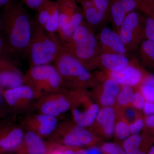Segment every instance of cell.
Here are the masks:
<instances>
[{"label": "cell", "mask_w": 154, "mask_h": 154, "mask_svg": "<svg viewBox=\"0 0 154 154\" xmlns=\"http://www.w3.org/2000/svg\"><path fill=\"white\" fill-rule=\"evenodd\" d=\"M0 30L12 52L26 54L32 37L33 24L22 3L13 0L4 7Z\"/></svg>", "instance_id": "1"}, {"label": "cell", "mask_w": 154, "mask_h": 154, "mask_svg": "<svg viewBox=\"0 0 154 154\" xmlns=\"http://www.w3.org/2000/svg\"><path fill=\"white\" fill-rule=\"evenodd\" d=\"M63 45L55 33H51L38 25H33L32 37L27 49L30 67L50 64L55 61Z\"/></svg>", "instance_id": "2"}, {"label": "cell", "mask_w": 154, "mask_h": 154, "mask_svg": "<svg viewBox=\"0 0 154 154\" xmlns=\"http://www.w3.org/2000/svg\"><path fill=\"white\" fill-rule=\"evenodd\" d=\"M63 48L88 69L102 52L94 29L84 20Z\"/></svg>", "instance_id": "3"}, {"label": "cell", "mask_w": 154, "mask_h": 154, "mask_svg": "<svg viewBox=\"0 0 154 154\" xmlns=\"http://www.w3.org/2000/svg\"><path fill=\"white\" fill-rule=\"evenodd\" d=\"M24 83L33 90L35 98L59 92L63 85L55 67L50 64L30 67L24 77Z\"/></svg>", "instance_id": "4"}, {"label": "cell", "mask_w": 154, "mask_h": 154, "mask_svg": "<svg viewBox=\"0 0 154 154\" xmlns=\"http://www.w3.org/2000/svg\"><path fill=\"white\" fill-rule=\"evenodd\" d=\"M55 61L54 66L63 85L77 88L85 87L91 82L92 77L88 69L63 47Z\"/></svg>", "instance_id": "5"}, {"label": "cell", "mask_w": 154, "mask_h": 154, "mask_svg": "<svg viewBox=\"0 0 154 154\" xmlns=\"http://www.w3.org/2000/svg\"><path fill=\"white\" fill-rule=\"evenodd\" d=\"M118 33L128 52H136L145 37V17L140 11L136 10L125 17Z\"/></svg>", "instance_id": "6"}, {"label": "cell", "mask_w": 154, "mask_h": 154, "mask_svg": "<svg viewBox=\"0 0 154 154\" xmlns=\"http://www.w3.org/2000/svg\"><path fill=\"white\" fill-rule=\"evenodd\" d=\"M51 135V142L69 147L88 145L92 143L94 139L92 133L77 124L70 128L64 124L57 125Z\"/></svg>", "instance_id": "7"}, {"label": "cell", "mask_w": 154, "mask_h": 154, "mask_svg": "<svg viewBox=\"0 0 154 154\" xmlns=\"http://www.w3.org/2000/svg\"><path fill=\"white\" fill-rule=\"evenodd\" d=\"M86 22L94 28L103 26L109 17L110 0H80Z\"/></svg>", "instance_id": "8"}, {"label": "cell", "mask_w": 154, "mask_h": 154, "mask_svg": "<svg viewBox=\"0 0 154 154\" xmlns=\"http://www.w3.org/2000/svg\"><path fill=\"white\" fill-rule=\"evenodd\" d=\"M2 94L11 111L27 107L35 98L33 90L26 85L14 89L3 90Z\"/></svg>", "instance_id": "9"}, {"label": "cell", "mask_w": 154, "mask_h": 154, "mask_svg": "<svg viewBox=\"0 0 154 154\" xmlns=\"http://www.w3.org/2000/svg\"><path fill=\"white\" fill-rule=\"evenodd\" d=\"M24 135L22 128L10 122L0 125V154L17 150Z\"/></svg>", "instance_id": "10"}, {"label": "cell", "mask_w": 154, "mask_h": 154, "mask_svg": "<svg viewBox=\"0 0 154 154\" xmlns=\"http://www.w3.org/2000/svg\"><path fill=\"white\" fill-rule=\"evenodd\" d=\"M102 52L127 54L126 48L115 30L107 26H103L96 35Z\"/></svg>", "instance_id": "11"}, {"label": "cell", "mask_w": 154, "mask_h": 154, "mask_svg": "<svg viewBox=\"0 0 154 154\" xmlns=\"http://www.w3.org/2000/svg\"><path fill=\"white\" fill-rule=\"evenodd\" d=\"M24 124L29 131L41 137L52 134L58 125L57 117L40 113L28 116Z\"/></svg>", "instance_id": "12"}, {"label": "cell", "mask_w": 154, "mask_h": 154, "mask_svg": "<svg viewBox=\"0 0 154 154\" xmlns=\"http://www.w3.org/2000/svg\"><path fill=\"white\" fill-rule=\"evenodd\" d=\"M109 17L115 31L118 33L120 26L126 16L138 10L137 0H110Z\"/></svg>", "instance_id": "13"}, {"label": "cell", "mask_w": 154, "mask_h": 154, "mask_svg": "<svg viewBox=\"0 0 154 154\" xmlns=\"http://www.w3.org/2000/svg\"><path fill=\"white\" fill-rule=\"evenodd\" d=\"M147 75H144L140 69L137 67L128 65L116 72H110V79L119 85L133 87L142 82Z\"/></svg>", "instance_id": "14"}, {"label": "cell", "mask_w": 154, "mask_h": 154, "mask_svg": "<svg viewBox=\"0 0 154 154\" xmlns=\"http://www.w3.org/2000/svg\"><path fill=\"white\" fill-rule=\"evenodd\" d=\"M130 61L129 58L125 54L101 52L91 66H100L110 72H116L129 65Z\"/></svg>", "instance_id": "15"}, {"label": "cell", "mask_w": 154, "mask_h": 154, "mask_svg": "<svg viewBox=\"0 0 154 154\" xmlns=\"http://www.w3.org/2000/svg\"><path fill=\"white\" fill-rule=\"evenodd\" d=\"M48 143L38 134L28 131L24 135L21 144L16 150L17 154H45Z\"/></svg>", "instance_id": "16"}, {"label": "cell", "mask_w": 154, "mask_h": 154, "mask_svg": "<svg viewBox=\"0 0 154 154\" xmlns=\"http://www.w3.org/2000/svg\"><path fill=\"white\" fill-rule=\"evenodd\" d=\"M99 111V106L97 104H92L85 108L74 103L72 108L73 117L76 124L86 127L93 124Z\"/></svg>", "instance_id": "17"}, {"label": "cell", "mask_w": 154, "mask_h": 154, "mask_svg": "<svg viewBox=\"0 0 154 154\" xmlns=\"http://www.w3.org/2000/svg\"><path fill=\"white\" fill-rule=\"evenodd\" d=\"M24 85V77L15 66L0 71V86L2 88L14 89Z\"/></svg>", "instance_id": "18"}, {"label": "cell", "mask_w": 154, "mask_h": 154, "mask_svg": "<svg viewBox=\"0 0 154 154\" xmlns=\"http://www.w3.org/2000/svg\"><path fill=\"white\" fill-rule=\"evenodd\" d=\"M59 28L61 30L67 25L72 16L80 8L76 0H59Z\"/></svg>", "instance_id": "19"}, {"label": "cell", "mask_w": 154, "mask_h": 154, "mask_svg": "<svg viewBox=\"0 0 154 154\" xmlns=\"http://www.w3.org/2000/svg\"><path fill=\"white\" fill-rule=\"evenodd\" d=\"M60 1L44 0L43 3L38 9L37 23L42 27L48 21L53 17L59 15V5Z\"/></svg>", "instance_id": "20"}, {"label": "cell", "mask_w": 154, "mask_h": 154, "mask_svg": "<svg viewBox=\"0 0 154 154\" xmlns=\"http://www.w3.org/2000/svg\"><path fill=\"white\" fill-rule=\"evenodd\" d=\"M115 117V110L110 107H105L99 110L97 116V122L107 137L111 136L114 132Z\"/></svg>", "instance_id": "21"}, {"label": "cell", "mask_w": 154, "mask_h": 154, "mask_svg": "<svg viewBox=\"0 0 154 154\" xmlns=\"http://www.w3.org/2000/svg\"><path fill=\"white\" fill-rule=\"evenodd\" d=\"M37 108L40 113L56 117L60 115L57 92L40 98L37 104Z\"/></svg>", "instance_id": "22"}, {"label": "cell", "mask_w": 154, "mask_h": 154, "mask_svg": "<svg viewBox=\"0 0 154 154\" xmlns=\"http://www.w3.org/2000/svg\"><path fill=\"white\" fill-rule=\"evenodd\" d=\"M139 57L143 66L154 69V42L145 38L138 48Z\"/></svg>", "instance_id": "23"}, {"label": "cell", "mask_w": 154, "mask_h": 154, "mask_svg": "<svg viewBox=\"0 0 154 154\" xmlns=\"http://www.w3.org/2000/svg\"><path fill=\"white\" fill-rule=\"evenodd\" d=\"M142 137L140 135L132 134L125 140L123 149L126 154H147L140 149Z\"/></svg>", "instance_id": "24"}, {"label": "cell", "mask_w": 154, "mask_h": 154, "mask_svg": "<svg viewBox=\"0 0 154 154\" xmlns=\"http://www.w3.org/2000/svg\"><path fill=\"white\" fill-rule=\"evenodd\" d=\"M140 92L146 102L154 103V75H147L141 84Z\"/></svg>", "instance_id": "25"}, {"label": "cell", "mask_w": 154, "mask_h": 154, "mask_svg": "<svg viewBox=\"0 0 154 154\" xmlns=\"http://www.w3.org/2000/svg\"><path fill=\"white\" fill-rule=\"evenodd\" d=\"M119 85L114 80L110 79L106 80L104 83L102 94L116 98L120 91Z\"/></svg>", "instance_id": "26"}, {"label": "cell", "mask_w": 154, "mask_h": 154, "mask_svg": "<svg viewBox=\"0 0 154 154\" xmlns=\"http://www.w3.org/2000/svg\"><path fill=\"white\" fill-rule=\"evenodd\" d=\"M134 94V93L131 87L123 86L117 96V102L122 106L127 105L131 102Z\"/></svg>", "instance_id": "27"}, {"label": "cell", "mask_w": 154, "mask_h": 154, "mask_svg": "<svg viewBox=\"0 0 154 154\" xmlns=\"http://www.w3.org/2000/svg\"><path fill=\"white\" fill-rule=\"evenodd\" d=\"M144 15L145 17V37L146 39L154 42V16L146 14H144Z\"/></svg>", "instance_id": "28"}, {"label": "cell", "mask_w": 154, "mask_h": 154, "mask_svg": "<svg viewBox=\"0 0 154 154\" xmlns=\"http://www.w3.org/2000/svg\"><path fill=\"white\" fill-rule=\"evenodd\" d=\"M114 132L119 140H125L129 137L131 134L129 125L123 122H117L114 127Z\"/></svg>", "instance_id": "29"}, {"label": "cell", "mask_w": 154, "mask_h": 154, "mask_svg": "<svg viewBox=\"0 0 154 154\" xmlns=\"http://www.w3.org/2000/svg\"><path fill=\"white\" fill-rule=\"evenodd\" d=\"M3 88L0 86V125L9 122L6 119L11 111L3 97Z\"/></svg>", "instance_id": "30"}, {"label": "cell", "mask_w": 154, "mask_h": 154, "mask_svg": "<svg viewBox=\"0 0 154 154\" xmlns=\"http://www.w3.org/2000/svg\"><path fill=\"white\" fill-rule=\"evenodd\" d=\"M138 11L146 15L154 16V0H137Z\"/></svg>", "instance_id": "31"}, {"label": "cell", "mask_w": 154, "mask_h": 154, "mask_svg": "<svg viewBox=\"0 0 154 154\" xmlns=\"http://www.w3.org/2000/svg\"><path fill=\"white\" fill-rule=\"evenodd\" d=\"M102 152L106 154H126L123 149L116 144L107 143L102 147Z\"/></svg>", "instance_id": "32"}, {"label": "cell", "mask_w": 154, "mask_h": 154, "mask_svg": "<svg viewBox=\"0 0 154 154\" xmlns=\"http://www.w3.org/2000/svg\"><path fill=\"white\" fill-rule=\"evenodd\" d=\"M146 101L140 91L134 93L131 103L134 107L139 110H143Z\"/></svg>", "instance_id": "33"}, {"label": "cell", "mask_w": 154, "mask_h": 154, "mask_svg": "<svg viewBox=\"0 0 154 154\" xmlns=\"http://www.w3.org/2000/svg\"><path fill=\"white\" fill-rule=\"evenodd\" d=\"M145 121L143 119L138 118L130 125L129 129L132 134H137L144 126Z\"/></svg>", "instance_id": "34"}, {"label": "cell", "mask_w": 154, "mask_h": 154, "mask_svg": "<svg viewBox=\"0 0 154 154\" xmlns=\"http://www.w3.org/2000/svg\"><path fill=\"white\" fill-rule=\"evenodd\" d=\"M45 154H65L61 145L51 142L48 143L47 152Z\"/></svg>", "instance_id": "35"}, {"label": "cell", "mask_w": 154, "mask_h": 154, "mask_svg": "<svg viewBox=\"0 0 154 154\" xmlns=\"http://www.w3.org/2000/svg\"><path fill=\"white\" fill-rule=\"evenodd\" d=\"M62 148L65 154H88L87 150L78 149L74 147L61 145Z\"/></svg>", "instance_id": "36"}, {"label": "cell", "mask_w": 154, "mask_h": 154, "mask_svg": "<svg viewBox=\"0 0 154 154\" xmlns=\"http://www.w3.org/2000/svg\"><path fill=\"white\" fill-rule=\"evenodd\" d=\"M28 7L33 10H37L42 5L44 0H22Z\"/></svg>", "instance_id": "37"}, {"label": "cell", "mask_w": 154, "mask_h": 154, "mask_svg": "<svg viewBox=\"0 0 154 154\" xmlns=\"http://www.w3.org/2000/svg\"><path fill=\"white\" fill-rule=\"evenodd\" d=\"M143 110L146 115H154V103L146 102Z\"/></svg>", "instance_id": "38"}, {"label": "cell", "mask_w": 154, "mask_h": 154, "mask_svg": "<svg viewBox=\"0 0 154 154\" xmlns=\"http://www.w3.org/2000/svg\"><path fill=\"white\" fill-rule=\"evenodd\" d=\"M144 121L145 124L148 128L154 129V115L148 116Z\"/></svg>", "instance_id": "39"}, {"label": "cell", "mask_w": 154, "mask_h": 154, "mask_svg": "<svg viewBox=\"0 0 154 154\" xmlns=\"http://www.w3.org/2000/svg\"><path fill=\"white\" fill-rule=\"evenodd\" d=\"M125 116L127 119H129L130 121L134 120L136 117V113L134 110L131 108L127 109L125 111Z\"/></svg>", "instance_id": "40"}, {"label": "cell", "mask_w": 154, "mask_h": 154, "mask_svg": "<svg viewBox=\"0 0 154 154\" xmlns=\"http://www.w3.org/2000/svg\"><path fill=\"white\" fill-rule=\"evenodd\" d=\"M14 66L9 61L4 59H0V71L3 69Z\"/></svg>", "instance_id": "41"}, {"label": "cell", "mask_w": 154, "mask_h": 154, "mask_svg": "<svg viewBox=\"0 0 154 154\" xmlns=\"http://www.w3.org/2000/svg\"><path fill=\"white\" fill-rule=\"evenodd\" d=\"M88 154H102V150L97 147H93L87 150Z\"/></svg>", "instance_id": "42"}, {"label": "cell", "mask_w": 154, "mask_h": 154, "mask_svg": "<svg viewBox=\"0 0 154 154\" xmlns=\"http://www.w3.org/2000/svg\"><path fill=\"white\" fill-rule=\"evenodd\" d=\"M12 0H0V8L5 7Z\"/></svg>", "instance_id": "43"}, {"label": "cell", "mask_w": 154, "mask_h": 154, "mask_svg": "<svg viewBox=\"0 0 154 154\" xmlns=\"http://www.w3.org/2000/svg\"><path fill=\"white\" fill-rule=\"evenodd\" d=\"M5 43V40H4V38H3L2 36L0 35V53H1L3 47H4Z\"/></svg>", "instance_id": "44"}, {"label": "cell", "mask_w": 154, "mask_h": 154, "mask_svg": "<svg viewBox=\"0 0 154 154\" xmlns=\"http://www.w3.org/2000/svg\"><path fill=\"white\" fill-rule=\"evenodd\" d=\"M147 154H154V146L149 149Z\"/></svg>", "instance_id": "45"}, {"label": "cell", "mask_w": 154, "mask_h": 154, "mask_svg": "<svg viewBox=\"0 0 154 154\" xmlns=\"http://www.w3.org/2000/svg\"><path fill=\"white\" fill-rule=\"evenodd\" d=\"M1 17H0V27H1Z\"/></svg>", "instance_id": "46"}]
</instances>
